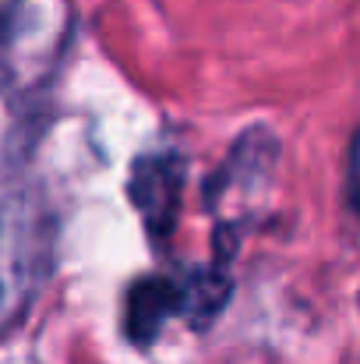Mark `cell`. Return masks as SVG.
Wrapping results in <instances>:
<instances>
[{"label": "cell", "instance_id": "cell-4", "mask_svg": "<svg viewBox=\"0 0 360 364\" xmlns=\"http://www.w3.org/2000/svg\"><path fill=\"white\" fill-rule=\"evenodd\" d=\"M234 279L223 265H202L187 276L184 287H177V311L187 318L191 329H209L230 304Z\"/></svg>", "mask_w": 360, "mask_h": 364}, {"label": "cell", "instance_id": "cell-2", "mask_svg": "<svg viewBox=\"0 0 360 364\" xmlns=\"http://www.w3.org/2000/svg\"><path fill=\"white\" fill-rule=\"evenodd\" d=\"M276 156H279V141L272 138L268 127H251V131H244L240 141L234 145V152H230V159H227V166L212 177L205 198L212 202V198L219 195V202H223L230 191H251V188L265 184L268 173H272Z\"/></svg>", "mask_w": 360, "mask_h": 364}, {"label": "cell", "instance_id": "cell-1", "mask_svg": "<svg viewBox=\"0 0 360 364\" xmlns=\"http://www.w3.org/2000/svg\"><path fill=\"white\" fill-rule=\"evenodd\" d=\"M184 173H187V163L173 152H152L131 163L127 195L152 237L173 234L177 216H180V198H184Z\"/></svg>", "mask_w": 360, "mask_h": 364}, {"label": "cell", "instance_id": "cell-3", "mask_svg": "<svg viewBox=\"0 0 360 364\" xmlns=\"http://www.w3.org/2000/svg\"><path fill=\"white\" fill-rule=\"evenodd\" d=\"M173 311H177V283H170L166 276H141L127 294V336L138 347H148L163 333Z\"/></svg>", "mask_w": 360, "mask_h": 364}]
</instances>
